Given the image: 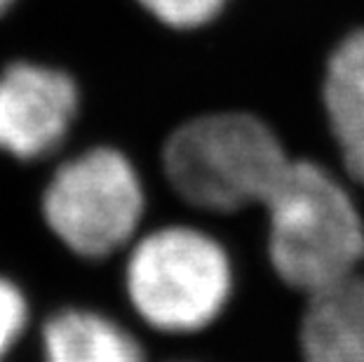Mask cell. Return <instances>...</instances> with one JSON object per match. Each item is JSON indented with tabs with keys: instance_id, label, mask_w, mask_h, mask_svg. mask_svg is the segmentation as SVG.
Returning <instances> with one entry per match:
<instances>
[{
	"instance_id": "6da1fadb",
	"label": "cell",
	"mask_w": 364,
	"mask_h": 362,
	"mask_svg": "<svg viewBox=\"0 0 364 362\" xmlns=\"http://www.w3.org/2000/svg\"><path fill=\"white\" fill-rule=\"evenodd\" d=\"M176 196L207 212L266 205L291 160L257 115L214 113L181 125L162 153Z\"/></svg>"
},
{
	"instance_id": "7a4b0ae2",
	"label": "cell",
	"mask_w": 364,
	"mask_h": 362,
	"mask_svg": "<svg viewBox=\"0 0 364 362\" xmlns=\"http://www.w3.org/2000/svg\"><path fill=\"white\" fill-rule=\"evenodd\" d=\"M266 210L270 261L287 284L313 294L355 275L364 259V223L324 167L291 160Z\"/></svg>"
},
{
	"instance_id": "3957f363",
	"label": "cell",
	"mask_w": 364,
	"mask_h": 362,
	"mask_svg": "<svg viewBox=\"0 0 364 362\" xmlns=\"http://www.w3.org/2000/svg\"><path fill=\"white\" fill-rule=\"evenodd\" d=\"M127 297L160 332H198L219 318L233 289V268L214 238L188 226L153 230L127 261Z\"/></svg>"
},
{
	"instance_id": "277c9868",
	"label": "cell",
	"mask_w": 364,
	"mask_h": 362,
	"mask_svg": "<svg viewBox=\"0 0 364 362\" xmlns=\"http://www.w3.org/2000/svg\"><path fill=\"white\" fill-rule=\"evenodd\" d=\"M43 214L66 247L102 259L129 243L144 214L134 165L113 149H95L64 163L43 198Z\"/></svg>"
},
{
	"instance_id": "5b68a950",
	"label": "cell",
	"mask_w": 364,
	"mask_h": 362,
	"mask_svg": "<svg viewBox=\"0 0 364 362\" xmlns=\"http://www.w3.org/2000/svg\"><path fill=\"white\" fill-rule=\"evenodd\" d=\"M78 109L71 75L50 66L12 64L0 75V149L17 158L48 156Z\"/></svg>"
},
{
	"instance_id": "8992f818",
	"label": "cell",
	"mask_w": 364,
	"mask_h": 362,
	"mask_svg": "<svg viewBox=\"0 0 364 362\" xmlns=\"http://www.w3.org/2000/svg\"><path fill=\"white\" fill-rule=\"evenodd\" d=\"M301 353L304 362H364V278L313 292L301 320Z\"/></svg>"
},
{
	"instance_id": "52a82bcc",
	"label": "cell",
	"mask_w": 364,
	"mask_h": 362,
	"mask_svg": "<svg viewBox=\"0 0 364 362\" xmlns=\"http://www.w3.org/2000/svg\"><path fill=\"white\" fill-rule=\"evenodd\" d=\"M322 99L343 165L364 183V31L350 33L331 55Z\"/></svg>"
},
{
	"instance_id": "ba28073f",
	"label": "cell",
	"mask_w": 364,
	"mask_h": 362,
	"mask_svg": "<svg viewBox=\"0 0 364 362\" xmlns=\"http://www.w3.org/2000/svg\"><path fill=\"white\" fill-rule=\"evenodd\" d=\"M45 362H144V351L127 329L95 311L68 308L45 322Z\"/></svg>"
},
{
	"instance_id": "9c48e42d",
	"label": "cell",
	"mask_w": 364,
	"mask_h": 362,
	"mask_svg": "<svg viewBox=\"0 0 364 362\" xmlns=\"http://www.w3.org/2000/svg\"><path fill=\"white\" fill-rule=\"evenodd\" d=\"M153 17L174 28H196L212 21L226 0H139Z\"/></svg>"
},
{
	"instance_id": "30bf717a",
	"label": "cell",
	"mask_w": 364,
	"mask_h": 362,
	"mask_svg": "<svg viewBox=\"0 0 364 362\" xmlns=\"http://www.w3.org/2000/svg\"><path fill=\"white\" fill-rule=\"evenodd\" d=\"M28 320V306L17 284L0 278V362L12 348Z\"/></svg>"
},
{
	"instance_id": "8fae6325",
	"label": "cell",
	"mask_w": 364,
	"mask_h": 362,
	"mask_svg": "<svg viewBox=\"0 0 364 362\" xmlns=\"http://www.w3.org/2000/svg\"><path fill=\"white\" fill-rule=\"evenodd\" d=\"M14 3V0H0V14H3L5 10H7V7H10Z\"/></svg>"
}]
</instances>
